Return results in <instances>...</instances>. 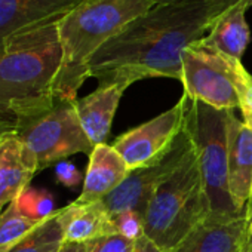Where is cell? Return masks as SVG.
I'll list each match as a JSON object with an SVG mask.
<instances>
[{
    "instance_id": "obj_5",
    "label": "cell",
    "mask_w": 252,
    "mask_h": 252,
    "mask_svg": "<svg viewBox=\"0 0 252 252\" xmlns=\"http://www.w3.org/2000/svg\"><path fill=\"white\" fill-rule=\"evenodd\" d=\"M183 126L193 144L211 205V215L234 218L240 214L230 196L227 180V126L231 110H218L189 95L181 96Z\"/></svg>"
},
{
    "instance_id": "obj_1",
    "label": "cell",
    "mask_w": 252,
    "mask_h": 252,
    "mask_svg": "<svg viewBox=\"0 0 252 252\" xmlns=\"http://www.w3.org/2000/svg\"><path fill=\"white\" fill-rule=\"evenodd\" d=\"M212 20L208 0L156 5L94 54L88 76L95 77L99 86L119 85L125 89L150 77L181 80L186 49L208 34Z\"/></svg>"
},
{
    "instance_id": "obj_11",
    "label": "cell",
    "mask_w": 252,
    "mask_h": 252,
    "mask_svg": "<svg viewBox=\"0 0 252 252\" xmlns=\"http://www.w3.org/2000/svg\"><path fill=\"white\" fill-rule=\"evenodd\" d=\"M80 0H0V55L12 36L58 21Z\"/></svg>"
},
{
    "instance_id": "obj_4",
    "label": "cell",
    "mask_w": 252,
    "mask_h": 252,
    "mask_svg": "<svg viewBox=\"0 0 252 252\" xmlns=\"http://www.w3.org/2000/svg\"><path fill=\"white\" fill-rule=\"evenodd\" d=\"M211 215L194 149L153 194L144 214V236L162 252L175 249Z\"/></svg>"
},
{
    "instance_id": "obj_24",
    "label": "cell",
    "mask_w": 252,
    "mask_h": 252,
    "mask_svg": "<svg viewBox=\"0 0 252 252\" xmlns=\"http://www.w3.org/2000/svg\"><path fill=\"white\" fill-rule=\"evenodd\" d=\"M55 177L57 181L65 187H76L82 181V175L77 171V168L70 162H60L55 168Z\"/></svg>"
},
{
    "instance_id": "obj_22",
    "label": "cell",
    "mask_w": 252,
    "mask_h": 252,
    "mask_svg": "<svg viewBox=\"0 0 252 252\" xmlns=\"http://www.w3.org/2000/svg\"><path fill=\"white\" fill-rule=\"evenodd\" d=\"M135 243L137 242L120 234H111L95 240L91 252H132Z\"/></svg>"
},
{
    "instance_id": "obj_26",
    "label": "cell",
    "mask_w": 252,
    "mask_h": 252,
    "mask_svg": "<svg viewBox=\"0 0 252 252\" xmlns=\"http://www.w3.org/2000/svg\"><path fill=\"white\" fill-rule=\"evenodd\" d=\"M95 240L92 242H70L64 240L58 252H91Z\"/></svg>"
},
{
    "instance_id": "obj_27",
    "label": "cell",
    "mask_w": 252,
    "mask_h": 252,
    "mask_svg": "<svg viewBox=\"0 0 252 252\" xmlns=\"http://www.w3.org/2000/svg\"><path fill=\"white\" fill-rule=\"evenodd\" d=\"M132 252H162L152 240H149L146 236H143L141 239L137 240L135 243V248Z\"/></svg>"
},
{
    "instance_id": "obj_3",
    "label": "cell",
    "mask_w": 252,
    "mask_h": 252,
    "mask_svg": "<svg viewBox=\"0 0 252 252\" xmlns=\"http://www.w3.org/2000/svg\"><path fill=\"white\" fill-rule=\"evenodd\" d=\"M156 0H80L58 23L63 63L55 98L76 101L94 54L129 23L156 6Z\"/></svg>"
},
{
    "instance_id": "obj_16",
    "label": "cell",
    "mask_w": 252,
    "mask_h": 252,
    "mask_svg": "<svg viewBox=\"0 0 252 252\" xmlns=\"http://www.w3.org/2000/svg\"><path fill=\"white\" fill-rule=\"evenodd\" d=\"M61 221L64 240L70 242H92L117 234L113 217L101 200L86 205L70 203L61 209Z\"/></svg>"
},
{
    "instance_id": "obj_12",
    "label": "cell",
    "mask_w": 252,
    "mask_h": 252,
    "mask_svg": "<svg viewBox=\"0 0 252 252\" xmlns=\"http://www.w3.org/2000/svg\"><path fill=\"white\" fill-rule=\"evenodd\" d=\"M39 171L33 153L15 134V126L0 137V212L30 186Z\"/></svg>"
},
{
    "instance_id": "obj_23",
    "label": "cell",
    "mask_w": 252,
    "mask_h": 252,
    "mask_svg": "<svg viewBox=\"0 0 252 252\" xmlns=\"http://www.w3.org/2000/svg\"><path fill=\"white\" fill-rule=\"evenodd\" d=\"M239 98H240V111L243 122L252 128V76L245 70L239 85Z\"/></svg>"
},
{
    "instance_id": "obj_21",
    "label": "cell",
    "mask_w": 252,
    "mask_h": 252,
    "mask_svg": "<svg viewBox=\"0 0 252 252\" xmlns=\"http://www.w3.org/2000/svg\"><path fill=\"white\" fill-rule=\"evenodd\" d=\"M117 234L137 242L144 236V215L137 211H123L111 215Z\"/></svg>"
},
{
    "instance_id": "obj_32",
    "label": "cell",
    "mask_w": 252,
    "mask_h": 252,
    "mask_svg": "<svg viewBox=\"0 0 252 252\" xmlns=\"http://www.w3.org/2000/svg\"><path fill=\"white\" fill-rule=\"evenodd\" d=\"M248 233H252V220L248 222Z\"/></svg>"
},
{
    "instance_id": "obj_6",
    "label": "cell",
    "mask_w": 252,
    "mask_h": 252,
    "mask_svg": "<svg viewBox=\"0 0 252 252\" xmlns=\"http://www.w3.org/2000/svg\"><path fill=\"white\" fill-rule=\"evenodd\" d=\"M15 134L36 158L39 171L76 153L91 155L95 149L79 122L74 101L55 99L48 110L15 120Z\"/></svg>"
},
{
    "instance_id": "obj_25",
    "label": "cell",
    "mask_w": 252,
    "mask_h": 252,
    "mask_svg": "<svg viewBox=\"0 0 252 252\" xmlns=\"http://www.w3.org/2000/svg\"><path fill=\"white\" fill-rule=\"evenodd\" d=\"M240 2H246L249 6H252V0H208V3L212 9V14H214V18Z\"/></svg>"
},
{
    "instance_id": "obj_2",
    "label": "cell",
    "mask_w": 252,
    "mask_h": 252,
    "mask_svg": "<svg viewBox=\"0 0 252 252\" xmlns=\"http://www.w3.org/2000/svg\"><path fill=\"white\" fill-rule=\"evenodd\" d=\"M58 23L42 24L6 40L0 55V114L21 120L54 105L63 63Z\"/></svg>"
},
{
    "instance_id": "obj_30",
    "label": "cell",
    "mask_w": 252,
    "mask_h": 252,
    "mask_svg": "<svg viewBox=\"0 0 252 252\" xmlns=\"http://www.w3.org/2000/svg\"><path fill=\"white\" fill-rule=\"evenodd\" d=\"M246 218H248V222L252 220V190H251V196H249V200L246 205Z\"/></svg>"
},
{
    "instance_id": "obj_20",
    "label": "cell",
    "mask_w": 252,
    "mask_h": 252,
    "mask_svg": "<svg viewBox=\"0 0 252 252\" xmlns=\"http://www.w3.org/2000/svg\"><path fill=\"white\" fill-rule=\"evenodd\" d=\"M37 224V221L26 217L15 202L9 203L3 212H0V248L21 239Z\"/></svg>"
},
{
    "instance_id": "obj_15",
    "label": "cell",
    "mask_w": 252,
    "mask_h": 252,
    "mask_svg": "<svg viewBox=\"0 0 252 252\" xmlns=\"http://www.w3.org/2000/svg\"><path fill=\"white\" fill-rule=\"evenodd\" d=\"M125 91L119 85L98 86L88 96L74 101L79 122L94 147L105 144L113 117Z\"/></svg>"
},
{
    "instance_id": "obj_10",
    "label": "cell",
    "mask_w": 252,
    "mask_h": 252,
    "mask_svg": "<svg viewBox=\"0 0 252 252\" xmlns=\"http://www.w3.org/2000/svg\"><path fill=\"white\" fill-rule=\"evenodd\" d=\"M227 180L236 209L246 214L252 190V128L237 119L234 110L227 126Z\"/></svg>"
},
{
    "instance_id": "obj_8",
    "label": "cell",
    "mask_w": 252,
    "mask_h": 252,
    "mask_svg": "<svg viewBox=\"0 0 252 252\" xmlns=\"http://www.w3.org/2000/svg\"><path fill=\"white\" fill-rule=\"evenodd\" d=\"M191 152L193 144L183 126L177 138L160 156L132 169L126 180L101 202L111 215L123 211H137L144 215L156 190L174 175Z\"/></svg>"
},
{
    "instance_id": "obj_19",
    "label": "cell",
    "mask_w": 252,
    "mask_h": 252,
    "mask_svg": "<svg viewBox=\"0 0 252 252\" xmlns=\"http://www.w3.org/2000/svg\"><path fill=\"white\" fill-rule=\"evenodd\" d=\"M18 209L29 218L42 222L55 212L54 197L48 190L37 187H26L21 194L14 200Z\"/></svg>"
},
{
    "instance_id": "obj_13",
    "label": "cell",
    "mask_w": 252,
    "mask_h": 252,
    "mask_svg": "<svg viewBox=\"0 0 252 252\" xmlns=\"http://www.w3.org/2000/svg\"><path fill=\"white\" fill-rule=\"evenodd\" d=\"M248 234V218L209 215L171 252H240Z\"/></svg>"
},
{
    "instance_id": "obj_28",
    "label": "cell",
    "mask_w": 252,
    "mask_h": 252,
    "mask_svg": "<svg viewBox=\"0 0 252 252\" xmlns=\"http://www.w3.org/2000/svg\"><path fill=\"white\" fill-rule=\"evenodd\" d=\"M15 126V119L5 116V114H0V137H2L8 129L14 128Z\"/></svg>"
},
{
    "instance_id": "obj_9",
    "label": "cell",
    "mask_w": 252,
    "mask_h": 252,
    "mask_svg": "<svg viewBox=\"0 0 252 252\" xmlns=\"http://www.w3.org/2000/svg\"><path fill=\"white\" fill-rule=\"evenodd\" d=\"M183 128V104L120 135L111 146L132 169L140 168L160 156L177 138Z\"/></svg>"
},
{
    "instance_id": "obj_18",
    "label": "cell",
    "mask_w": 252,
    "mask_h": 252,
    "mask_svg": "<svg viewBox=\"0 0 252 252\" xmlns=\"http://www.w3.org/2000/svg\"><path fill=\"white\" fill-rule=\"evenodd\" d=\"M63 242L64 227L58 209L21 239L0 248V252H58Z\"/></svg>"
},
{
    "instance_id": "obj_7",
    "label": "cell",
    "mask_w": 252,
    "mask_h": 252,
    "mask_svg": "<svg viewBox=\"0 0 252 252\" xmlns=\"http://www.w3.org/2000/svg\"><path fill=\"white\" fill-rule=\"evenodd\" d=\"M245 70L239 60L222 55L203 37L183 55L184 94L218 110H236L240 105L239 85Z\"/></svg>"
},
{
    "instance_id": "obj_14",
    "label": "cell",
    "mask_w": 252,
    "mask_h": 252,
    "mask_svg": "<svg viewBox=\"0 0 252 252\" xmlns=\"http://www.w3.org/2000/svg\"><path fill=\"white\" fill-rule=\"evenodd\" d=\"M129 172L131 168L113 146H95L94 152L89 155L82 193L74 203L86 205L102 200L126 180Z\"/></svg>"
},
{
    "instance_id": "obj_31",
    "label": "cell",
    "mask_w": 252,
    "mask_h": 252,
    "mask_svg": "<svg viewBox=\"0 0 252 252\" xmlns=\"http://www.w3.org/2000/svg\"><path fill=\"white\" fill-rule=\"evenodd\" d=\"M171 2H175V0H156L158 5H162V3H171Z\"/></svg>"
},
{
    "instance_id": "obj_17",
    "label": "cell",
    "mask_w": 252,
    "mask_h": 252,
    "mask_svg": "<svg viewBox=\"0 0 252 252\" xmlns=\"http://www.w3.org/2000/svg\"><path fill=\"white\" fill-rule=\"evenodd\" d=\"M249 8L246 2H240L215 17L205 42L222 55L240 61L251 42V30L246 23Z\"/></svg>"
},
{
    "instance_id": "obj_29",
    "label": "cell",
    "mask_w": 252,
    "mask_h": 252,
    "mask_svg": "<svg viewBox=\"0 0 252 252\" xmlns=\"http://www.w3.org/2000/svg\"><path fill=\"white\" fill-rule=\"evenodd\" d=\"M240 252H252V233H248L245 240H243V245L240 248Z\"/></svg>"
}]
</instances>
